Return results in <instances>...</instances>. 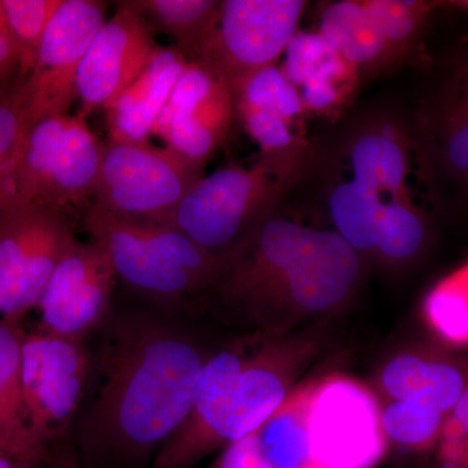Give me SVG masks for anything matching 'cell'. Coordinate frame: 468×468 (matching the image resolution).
<instances>
[{"instance_id": "6da1fadb", "label": "cell", "mask_w": 468, "mask_h": 468, "mask_svg": "<svg viewBox=\"0 0 468 468\" xmlns=\"http://www.w3.org/2000/svg\"><path fill=\"white\" fill-rule=\"evenodd\" d=\"M98 354V392L76 428L82 461L131 466L158 452L192 411L208 356L149 310L110 316Z\"/></svg>"}, {"instance_id": "7a4b0ae2", "label": "cell", "mask_w": 468, "mask_h": 468, "mask_svg": "<svg viewBox=\"0 0 468 468\" xmlns=\"http://www.w3.org/2000/svg\"><path fill=\"white\" fill-rule=\"evenodd\" d=\"M280 206L224 254L214 295L254 318H311L343 307L366 261L332 229L306 226Z\"/></svg>"}, {"instance_id": "3957f363", "label": "cell", "mask_w": 468, "mask_h": 468, "mask_svg": "<svg viewBox=\"0 0 468 468\" xmlns=\"http://www.w3.org/2000/svg\"><path fill=\"white\" fill-rule=\"evenodd\" d=\"M411 175L408 111L378 103L341 116L328 134L310 140L300 184L318 187L332 230L368 263L387 218L417 203Z\"/></svg>"}, {"instance_id": "277c9868", "label": "cell", "mask_w": 468, "mask_h": 468, "mask_svg": "<svg viewBox=\"0 0 468 468\" xmlns=\"http://www.w3.org/2000/svg\"><path fill=\"white\" fill-rule=\"evenodd\" d=\"M85 226L109 255L116 279L150 303L174 306L214 295L223 255L209 254L167 224L112 214L91 203Z\"/></svg>"}, {"instance_id": "5b68a950", "label": "cell", "mask_w": 468, "mask_h": 468, "mask_svg": "<svg viewBox=\"0 0 468 468\" xmlns=\"http://www.w3.org/2000/svg\"><path fill=\"white\" fill-rule=\"evenodd\" d=\"M408 112L412 167L427 199L439 207L466 201L468 69L466 54L443 57Z\"/></svg>"}, {"instance_id": "8992f818", "label": "cell", "mask_w": 468, "mask_h": 468, "mask_svg": "<svg viewBox=\"0 0 468 468\" xmlns=\"http://www.w3.org/2000/svg\"><path fill=\"white\" fill-rule=\"evenodd\" d=\"M292 392L291 377L276 360L246 358L229 390L196 394L183 426L158 449L154 468H190L209 452L251 435Z\"/></svg>"}, {"instance_id": "52a82bcc", "label": "cell", "mask_w": 468, "mask_h": 468, "mask_svg": "<svg viewBox=\"0 0 468 468\" xmlns=\"http://www.w3.org/2000/svg\"><path fill=\"white\" fill-rule=\"evenodd\" d=\"M104 144L80 115L46 117L27 126L18 147V201L69 212L95 198Z\"/></svg>"}, {"instance_id": "ba28073f", "label": "cell", "mask_w": 468, "mask_h": 468, "mask_svg": "<svg viewBox=\"0 0 468 468\" xmlns=\"http://www.w3.org/2000/svg\"><path fill=\"white\" fill-rule=\"evenodd\" d=\"M294 186L258 159L251 167L228 165L201 181L185 196L167 226L208 251L223 255L255 224L284 205Z\"/></svg>"}, {"instance_id": "9c48e42d", "label": "cell", "mask_w": 468, "mask_h": 468, "mask_svg": "<svg viewBox=\"0 0 468 468\" xmlns=\"http://www.w3.org/2000/svg\"><path fill=\"white\" fill-rule=\"evenodd\" d=\"M304 0H221L217 23L193 58L230 94L252 75L276 66L300 33Z\"/></svg>"}, {"instance_id": "30bf717a", "label": "cell", "mask_w": 468, "mask_h": 468, "mask_svg": "<svg viewBox=\"0 0 468 468\" xmlns=\"http://www.w3.org/2000/svg\"><path fill=\"white\" fill-rule=\"evenodd\" d=\"M205 167L168 147L104 144L94 203L106 211L167 224L185 196L205 176Z\"/></svg>"}, {"instance_id": "8fae6325", "label": "cell", "mask_w": 468, "mask_h": 468, "mask_svg": "<svg viewBox=\"0 0 468 468\" xmlns=\"http://www.w3.org/2000/svg\"><path fill=\"white\" fill-rule=\"evenodd\" d=\"M77 241L68 212L17 201L0 215V316L18 323L38 306L58 261Z\"/></svg>"}, {"instance_id": "7c38bea8", "label": "cell", "mask_w": 468, "mask_h": 468, "mask_svg": "<svg viewBox=\"0 0 468 468\" xmlns=\"http://www.w3.org/2000/svg\"><path fill=\"white\" fill-rule=\"evenodd\" d=\"M307 432L311 468H374L387 451L380 402L344 375L311 383Z\"/></svg>"}, {"instance_id": "4fadbf2b", "label": "cell", "mask_w": 468, "mask_h": 468, "mask_svg": "<svg viewBox=\"0 0 468 468\" xmlns=\"http://www.w3.org/2000/svg\"><path fill=\"white\" fill-rule=\"evenodd\" d=\"M90 358L84 341L48 334L24 335L20 378L27 424L46 448L69 432L84 399Z\"/></svg>"}, {"instance_id": "5bb4252c", "label": "cell", "mask_w": 468, "mask_h": 468, "mask_svg": "<svg viewBox=\"0 0 468 468\" xmlns=\"http://www.w3.org/2000/svg\"><path fill=\"white\" fill-rule=\"evenodd\" d=\"M107 5L98 0H63L37 52L30 75L20 80L27 122L68 113L77 100L80 64L106 21Z\"/></svg>"}, {"instance_id": "9a60e30c", "label": "cell", "mask_w": 468, "mask_h": 468, "mask_svg": "<svg viewBox=\"0 0 468 468\" xmlns=\"http://www.w3.org/2000/svg\"><path fill=\"white\" fill-rule=\"evenodd\" d=\"M116 280L101 243L77 239L58 261L38 302L39 329L84 341L109 316Z\"/></svg>"}, {"instance_id": "2e32d148", "label": "cell", "mask_w": 468, "mask_h": 468, "mask_svg": "<svg viewBox=\"0 0 468 468\" xmlns=\"http://www.w3.org/2000/svg\"><path fill=\"white\" fill-rule=\"evenodd\" d=\"M237 122L236 101L226 86L187 63L159 113L153 133L168 149L205 167Z\"/></svg>"}, {"instance_id": "e0dca14e", "label": "cell", "mask_w": 468, "mask_h": 468, "mask_svg": "<svg viewBox=\"0 0 468 468\" xmlns=\"http://www.w3.org/2000/svg\"><path fill=\"white\" fill-rule=\"evenodd\" d=\"M116 5V14L95 34L77 73L79 115L84 119L109 109L162 48L143 17Z\"/></svg>"}, {"instance_id": "ac0fdd59", "label": "cell", "mask_w": 468, "mask_h": 468, "mask_svg": "<svg viewBox=\"0 0 468 468\" xmlns=\"http://www.w3.org/2000/svg\"><path fill=\"white\" fill-rule=\"evenodd\" d=\"M282 72L307 112L340 119L362 88L358 73L319 34L298 33L285 52Z\"/></svg>"}, {"instance_id": "d6986e66", "label": "cell", "mask_w": 468, "mask_h": 468, "mask_svg": "<svg viewBox=\"0 0 468 468\" xmlns=\"http://www.w3.org/2000/svg\"><path fill=\"white\" fill-rule=\"evenodd\" d=\"M311 383L292 390L254 433L224 448L215 468H311L307 402Z\"/></svg>"}, {"instance_id": "ffe728a7", "label": "cell", "mask_w": 468, "mask_h": 468, "mask_svg": "<svg viewBox=\"0 0 468 468\" xmlns=\"http://www.w3.org/2000/svg\"><path fill=\"white\" fill-rule=\"evenodd\" d=\"M186 58L176 48H160L149 66L107 109L110 140L112 143L144 144L153 133Z\"/></svg>"}, {"instance_id": "44dd1931", "label": "cell", "mask_w": 468, "mask_h": 468, "mask_svg": "<svg viewBox=\"0 0 468 468\" xmlns=\"http://www.w3.org/2000/svg\"><path fill=\"white\" fill-rule=\"evenodd\" d=\"M318 34L356 70L360 85L392 75L383 34L365 2L325 3L320 11Z\"/></svg>"}, {"instance_id": "7402d4cb", "label": "cell", "mask_w": 468, "mask_h": 468, "mask_svg": "<svg viewBox=\"0 0 468 468\" xmlns=\"http://www.w3.org/2000/svg\"><path fill=\"white\" fill-rule=\"evenodd\" d=\"M24 332L18 323L0 320V452L34 468L45 466L48 449L30 431L21 389Z\"/></svg>"}, {"instance_id": "603a6c76", "label": "cell", "mask_w": 468, "mask_h": 468, "mask_svg": "<svg viewBox=\"0 0 468 468\" xmlns=\"http://www.w3.org/2000/svg\"><path fill=\"white\" fill-rule=\"evenodd\" d=\"M380 387L388 401L424 402L445 415L467 390L457 366L414 353L390 359L381 371Z\"/></svg>"}, {"instance_id": "cb8c5ba5", "label": "cell", "mask_w": 468, "mask_h": 468, "mask_svg": "<svg viewBox=\"0 0 468 468\" xmlns=\"http://www.w3.org/2000/svg\"><path fill=\"white\" fill-rule=\"evenodd\" d=\"M119 5L143 17L154 32L171 37L176 50L192 63L217 23L220 0H125Z\"/></svg>"}, {"instance_id": "d4e9b609", "label": "cell", "mask_w": 468, "mask_h": 468, "mask_svg": "<svg viewBox=\"0 0 468 468\" xmlns=\"http://www.w3.org/2000/svg\"><path fill=\"white\" fill-rule=\"evenodd\" d=\"M365 3L383 34L390 73L420 61L428 18L443 3L424 0H366Z\"/></svg>"}, {"instance_id": "484cf974", "label": "cell", "mask_w": 468, "mask_h": 468, "mask_svg": "<svg viewBox=\"0 0 468 468\" xmlns=\"http://www.w3.org/2000/svg\"><path fill=\"white\" fill-rule=\"evenodd\" d=\"M467 266L443 277L423 302V316L433 334L448 345L466 346L468 343Z\"/></svg>"}, {"instance_id": "4316f807", "label": "cell", "mask_w": 468, "mask_h": 468, "mask_svg": "<svg viewBox=\"0 0 468 468\" xmlns=\"http://www.w3.org/2000/svg\"><path fill=\"white\" fill-rule=\"evenodd\" d=\"M446 415L435 406L415 401H388L380 406L387 442L409 451L431 448L441 435Z\"/></svg>"}, {"instance_id": "83f0119b", "label": "cell", "mask_w": 468, "mask_h": 468, "mask_svg": "<svg viewBox=\"0 0 468 468\" xmlns=\"http://www.w3.org/2000/svg\"><path fill=\"white\" fill-rule=\"evenodd\" d=\"M27 125L26 95L15 80L0 89V215L17 201V154Z\"/></svg>"}, {"instance_id": "f1b7e54d", "label": "cell", "mask_w": 468, "mask_h": 468, "mask_svg": "<svg viewBox=\"0 0 468 468\" xmlns=\"http://www.w3.org/2000/svg\"><path fill=\"white\" fill-rule=\"evenodd\" d=\"M63 0H0L9 33L20 55L16 80H26L36 63L37 52Z\"/></svg>"}, {"instance_id": "f546056e", "label": "cell", "mask_w": 468, "mask_h": 468, "mask_svg": "<svg viewBox=\"0 0 468 468\" xmlns=\"http://www.w3.org/2000/svg\"><path fill=\"white\" fill-rule=\"evenodd\" d=\"M234 101L272 111L294 122H304L306 117L300 92L277 66L264 68L252 75L234 95Z\"/></svg>"}, {"instance_id": "4dcf8cb0", "label": "cell", "mask_w": 468, "mask_h": 468, "mask_svg": "<svg viewBox=\"0 0 468 468\" xmlns=\"http://www.w3.org/2000/svg\"><path fill=\"white\" fill-rule=\"evenodd\" d=\"M20 72V55L9 33L2 5H0V86H7L12 76Z\"/></svg>"}, {"instance_id": "1f68e13d", "label": "cell", "mask_w": 468, "mask_h": 468, "mask_svg": "<svg viewBox=\"0 0 468 468\" xmlns=\"http://www.w3.org/2000/svg\"><path fill=\"white\" fill-rule=\"evenodd\" d=\"M46 468H94L82 461L81 455L77 451L75 441L69 432L58 437L51 443L48 449V458L45 462Z\"/></svg>"}, {"instance_id": "d6a6232c", "label": "cell", "mask_w": 468, "mask_h": 468, "mask_svg": "<svg viewBox=\"0 0 468 468\" xmlns=\"http://www.w3.org/2000/svg\"><path fill=\"white\" fill-rule=\"evenodd\" d=\"M26 466H27V464L21 463V462L15 460V458L9 457V455L0 452V468H21Z\"/></svg>"}, {"instance_id": "836d02e7", "label": "cell", "mask_w": 468, "mask_h": 468, "mask_svg": "<svg viewBox=\"0 0 468 468\" xmlns=\"http://www.w3.org/2000/svg\"><path fill=\"white\" fill-rule=\"evenodd\" d=\"M439 468H467L466 461L448 458Z\"/></svg>"}, {"instance_id": "e575fe53", "label": "cell", "mask_w": 468, "mask_h": 468, "mask_svg": "<svg viewBox=\"0 0 468 468\" xmlns=\"http://www.w3.org/2000/svg\"><path fill=\"white\" fill-rule=\"evenodd\" d=\"M21 468H34V467H30V466H26V467H21Z\"/></svg>"}]
</instances>
